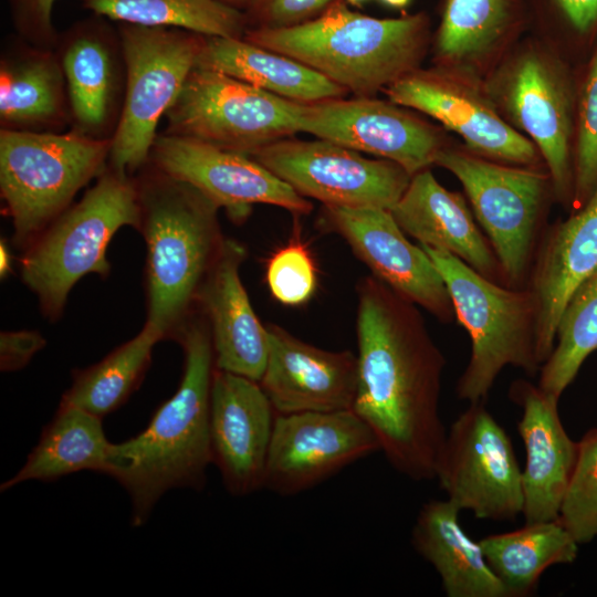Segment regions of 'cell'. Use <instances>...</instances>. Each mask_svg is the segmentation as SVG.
<instances>
[{
	"label": "cell",
	"instance_id": "28",
	"mask_svg": "<svg viewBox=\"0 0 597 597\" xmlns=\"http://www.w3.org/2000/svg\"><path fill=\"white\" fill-rule=\"evenodd\" d=\"M507 105L538 146L555 191L565 195L570 176L568 103L562 84L541 59L530 55L516 65L507 88Z\"/></svg>",
	"mask_w": 597,
	"mask_h": 597
},
{
	"label": "cell",
	"instance_id": "27",
	"mask_svg": "<svg viewBox=\"0 0 597 597\" xmlns=\"http://www.w3.org/2000/svg\"><path fill=\"white\" fill-rule=\"evenodd\" d=\"M197 66L297 103L341 98L348 93L304 63L243 38L206 36Z\"/></svg>",
	"mask_w": 597,
	"mask_h": 597
},
{
	"label": "cell",
	"instance_id": "2",
	"mask_svg": "<svg viewBox=\"0 0 597 597\" xmlns=\"http://www.w3.org/2000/svg\"><path fill=\"white\" fill-rule=\"evenodd\" d=\"M176 341L185 354L176 392L158 407L144 431L114 443L108 475L127 491L135 527L147 522L169 490L201 491L212 463L209 418L214 356L210 328L200 310Z\"/></svg>",
	"mask_w": 597,
	"mask_h": 597
},
{
	"label": "cell",
	"instance_id": "6",
	"mask_svg": "<svg viewBox=\"0 0 597 597\" xmlns=\"http://www.w3.org/2000/svg\"><path fill=\"white\" fill-rule=\"evenodd\" d=\"M440 272L455 318L468 331L471 355L455 386L458 399L485 401L507 366L534 377L537 355V313L528 287L491 281L449 252L421 245Z\"/></svg>",
	"mask_w": 597,
	"mask_h": 597
},
{
	"label": "cell",
	"instance_id": "23",
	"mask_svg": "<svg viewBox=\"0 0 597 597\" xmlns=\"http://www.w3.org/2000/svg\"><path fill=\"white\" fill-rule=\"evenodd\" d=\"M390 212L420 245L449 252L486 279L505 284L500 262L464 198L442 187L428 169L411 177Z\"/></svg>",
	"mask_w": 597,
	"mask_h": 597
},
{
	"label": "cell",
	"instance_id": "32",
	"mask_svg": "<svg viewBox=\"0 0 597 597\" xmlns=\"http://www.w3.org/2000/svg\"><path fill=\"white\" fill-rule=\"evenodd\" d=\"M84 9L116 23L170 27L205 36L243 38L247 17L216 0H82Z\"/></svg>",
	"mask_w": 597,
	"mask_h": 597
},
{
	"label": "cell",
	"instance_id": "42",
	"mask_svg": "<svg viewBox=\"0 0 597 597\" xmlns=\"http://www.w3.org/2000/svg\"><path fill=\"white\" fill-rule=\"evenodd\" d=\"M11 253L9 251L6 240H1L0 243V275L6 277L11 272Z\"/></svg>",
	"mask_w": 597,
	"mask_h": 597
},
{
	"label": "cell",
	"instance_id": "44",
	"mask_svg": "<svg viewBox=\"0 0 597 597\" xmlns=\"http://www.w3.org/2000/svg\"><path fill=\"white\" fill-rule=\"evenodd\" d=\"M383 3L392 8H405L410 0H380Z\"/></svg>",
	"mask_w": 597,
	"mask_h": 597
},
{
	"label": "cell",
	"instance_id": "30",
	"mask_svg": "<svg viewBox=\"0 0 597 597\" xmlns=\"http://www.w3.org/2000/svg\"><path fill=\"white\" fill-rule=\"evenodd\" d=\"M479 543L510 597L530 596L547 568L572 564L577 558L579 545L557 520L525 523L519 530L489 535Z\"/></svg>",
	"mask_w": 597,
	"mask_h": 597
},
{
	"label": "cell",
	"instance_id": "43",
	"mask_svg": "<svg viewBox=\"0 0 597 597\" xmlns=\"http://www.w3.org/2000/svg\"><path fill=\"white\" fill-rule=\"evenodd\" d=\"M216 1L240 10L242 7H250L254 0H216Z\"/></svg>",
	"mask_w": 597,
	"mask_h": 597
},
{
	"label": "cell",
	"instance_id": "34",
	"mask_svg": "<svg viewBox=\"0 0 597 597\" xmlns=\"http://www.w3.org/2000/svg\"><path fill=\"white\" fill-rule=\"evenodd\" d=\"M520 0H443L437 48L459 60L490 48L519 17Z\"/></svg>",
	"mask_w": 597,
	"mask_h": 597
},
{
	"label": "cell",
	"instance_id": "29",
	"mask_svg": "<svg viewBox=\"0 0 597 597\" xmlns=\"http://www.w3.org/2000/svg\"><path fill=\"white\" fill-rule=\"evenodd\" d=\"M113 453L114 443L107 440L101 417L60 402L25 463L0 489L3 492L32 480L51 482L86 470L108 475Z\"/></svg>",
	"mask_w": 597,
	"mask_h": 597
},
{
	"label": "cell",
	"instance_id": "35",
	"mask_svg": "<svg viewBox=\"0 0 597 597\" xmlns=\"http://www.w3.org/2000/svg\"><path fill=\"white\" fill-rule=\"evenodd\" d=\"M557 521L579 545L597 537V428L578 441L576 464Z\"/></svg>",
	"mask_w": 597,
	"mask_h": 597
},
{
	"label": "cell",
	"instance_id": "14",
	"mask_svg": "<svg viewBox=\"0 0 597 597\" xmlns=\"http://www.w3.org/2000/svg\"><path fill=\"white\" fill-rule=\"evenodd\" d=\"M320 224L341 235L373 275L399 295L441 322L455 317L437 266L420 244L406 238L390 210L324 206Z\"/></svg>",
	"mask_w": 597,
	"mask_h": 597
},
{
	"label": "cell",
	"instance_id": "12",
	"mask_svg": "<svg viewBox=\"0 0 597 597\" xmlns=\"http://www.w3.org/2000/svg\"><path fill=\"white\" fill-rule=\"evenodd\" d=\"M304 198L324 206L391 210L411 175L387 159L325 140L283 138L250 155Z\"/></svg>",
	"mask_w": 597,
	"mask_h": 597
},
{
	"label": "cell",
	"instance_id": "3",
	"mask_svg": "<svg viewBox=\"0 0 597 597\" xmlns=\"http://www.w3.org/2000/svg\"><path fill=\"white\" fill-rule=\"evenodd\" d=\"M146 258V323L177 339L198 311L200 291L224 239L219 206L193 186L153 166L134 175Z\"/></svg>",
	"mask_w": 597,
	"mask_h": 597
},
{
	"label": "cell",
	"instance_id": "1",
	"mask_svg": "<svg viewBox=\"0 0 597 597\" xmlns=\"http://www.w3.org/2000/svg\"><path fill=\"white\" fill-rule=\"evenodd\" d=\"M357 390L353 410L390 465L415 481L436 479L446 440L440 396L446 358L417 305L374 275L357 286Z\"/></svg>",
	"mask_w": 597,
	"mask_h": 597
},
{
	"label": "cell",
	"instance_id": "20",
	"mask_svg": "<svg viewBox=\"0 0 597 597\" xmlns=\"http://www.w3.org/2000/svg\"><path fill=\"white\" fill-rule=\"evenodd\" d=\"M510 398L521 408L517 430L525 447L522 471L525 523L557 520L572 478L578 442L566 432L558 399L527 380H515Z\"/></svg>",
	"mask_w": 597,
	"mask_h": 597
},
{
	"label": "cell",
	"instance_id": "15",
	"mask_svg": "<svg viewBox=\"0 0 597 597\" xmlns=\"http://www.w3.org/2000/svg\"><path fill=\"white\" fill-rule=\"evenodd\" d=\"M148 161L200 190L233 219H243L255 203L276 206L295 214L308 213L313 207L249 155L192 138L158 134Z\"/></svg>",
	"mask_w": 597,
	"mask_h": 597
},
{
	"label": "cell",
	"instance_id": "4",
	"mask_svg": "<svg viewBox=\"0 0 597 597\" xmlns=\"http://www.w3.org/2000/svg\"><path fill=\"white\" fill-rule=\"evenodd\" d=\"M428 25L423 13L378 19L336 0L304 23L247 29L243 39L293 57L347 92L368 97L415 70Z\"/></svg>",
	"mask_w": 597,
	"mask_h": 597
},
{
	"label": "cell",
	"instance_id": "8",
	"mask_svg": "<svg viewBox=\"0 0 597 597\" xmlns=\"http://www.w3.org/2000/svg\"><path fill=\"white\" fill-rule=\"evenodd\" d=\"M117 29L126 88L107 164L134 176L148 163L158 123L197 66L206 36L170 27L117 23Z\"/></svg>",
	"mask_w": 597,
	"mask_h": 597
},
{
	"label": "cell",
	"instance_id": "16",
	"mask_svg": "<svg viewBox=\"0 0 597 597\" xmlns=\"http://www.w3.org/2000/svg\"><path fill=\"white\" fill-rule=\"evenodd\" d=\"M300 133H308L401 166L409 175L436 163L438 134L394 103L369 97L332 98L295 105Z\"/></svg>",
	"mask_w": 597,
	"mask_h": 597
},
{
	"label": "cell",
	"instance_id": "21",
	"mask_svg": "<svg viewBox=\"0 0 597 597\" xmlns=\"http://www.w3.org/2000/svg\"><path fill=\"white\" fill-rule=\"evenodd\" d=\"M596 271L597 188L580 211L544 235L534 253L526 287L536 304L541 365L553 350L557 324L568 300Z\"/></svg>",
	"mask_w": 597,
	"mask_h": 597
},
{
	"label": "cell",
	"instance_id": "33",
	"mask_svg": "<svg viewBox=\"0 0 597 597\" xmlns=\"http://www.w3.org/2000/svg\"><path fill=\"white\" fill-rule=\"evenodd\" d=\"M597 350V271L568 300L563 310L552 353L538 371L537 386L561 398L586 358Z\"/></svg>",
	"mask_w": 597,
	"mask_h": 597
},
{
	"label": "cell",
	"instance_id": "11",
	"mask_svg": "<svg viewBox=\"0 0 597 597\" xmlns=\"http://www.w3.org/2000/svg\"><path fill=\"white\" fill-rule=\"evenodd\" d=\"M436 479L449 500L476 519L511 521L523 513L522 470L506 431L485 401L469 404L452 422Z\"/></svg>",
	"mask_w": 597,
	"mask_h": 597
},
{
	"label": "cell",
	"instance_id": "25",
	"mask_svg": "<svg viewBox=\"0 0 597 597\" xmlns=\"http://www.w3.org/2000/svg\"><path fill=\"white\" fill-rule=\"evenodd\" d=\"M71 127L66 81L55 49L6 39L0 55V129L60 133Z\"/></svg>",
	"mask_w": 597,
	"mask_h": 597
},
{
	"label": "cell",
	"instance_id": "9",
	"mask_svg": "<svg viewBox=\"0 0 597 597\" xmlns=\"http://www.w3.org/2000/svg\"><path fill=\"white\" fill-rule=\"evenodd\" d=\"M296 102L196 66L165 114L164 133L251 155L300 133Z\"/></svg>",
	"mask_w": 597,
	"mask_h": 597
},
{
	"label": "cell",
	"instance_id": "10",
	"mask_svg": "<svg viewBox=\"0 0 597 597\" xmlns=\"http://www.w3.org/2000/svg\"><path fill=\"white\" fill-rule=\"evenodd\" d=\"M434 164L451 171L462 184L500 262L505 284L525 287L548 176L443 148Z\"/></svg>",
	"mask_w": 597,
	"mask_h": 597
},
{
	"label": "cell",
	"instance_id": "41",
	"mask_svg": "<svg viewBox=\"0 0 597 597\" xmlns=\"http://www.w3.org/2000/svg\"><path fill=\"white\" fill-rule=\"evenodd\" d=\"M553 9L579 33L597 23V0H548Z\"/></svg>",
	"mask_w": 597,
	"mask_h": 597
},
{
	"label": "cell",
	"instance_id": "37",
	"mask_svg": "<svg viewBox=\"0 0 597 597\" xmlns=\"http://www.w3.org/2000/svg\"><path fill=\"white\" fill-rule=\"evenodd\" d=\"M597 188V51L584 88L579 111L576 199L587 201Z\"/></svg>",
	"mask_w": 597,
	"mask_h": 597
},
{
	"label": "cell",
	"instance_id": "19",
	"mask_svg": "<svg viewBox=\"0 0 597 597\" xmlns=\"http://www.w3.org/2000/svg\"><path fill=\"white\" fill-rule=\"evenodd\" d=\"M269 354L259 380L276 415L352 409L357 356L307 344L268 324Z\"/></svg>",
	"mask_w": 597,
	"mask_h": 597
},
{
	"label": "cell",
	"instance_id": "36",
	"mask_svg": "<svg viewBox=\"0 0 597 597\" xmlns=\"http://www.w3.org/2000/svg\"><path fill=\"white\" fill-rule=\"evenodd\" d=\"M266 282L274 298L285 305H300L316 290V270L305 245L295 242L275 252L268 262Z\"/></svg>",
	"mask_w": 597,
	"mask_h": 597
},
{
	"label": "cell",
	"instance_id": "7",
	"mask_svg": "<svg viewBox=\"0 0 597 597\" xmlns=\"http://www.w3.org/2000/svg\"><path fill=\"white\" fill-rule=\"evenodd\" d=\"M112 139L0 129V195L24 250L105 169Z\"/></svg>",
	"mask_w": 597,
	"mask_h": 597
},
{
	"label": "cell",
	"instance_id": "45",
	"mask_svg": "<svg viewBox=\"0 0 597 597\" xmlns=\"http://www.w3.org/2000/svg\"><path fill=\"white\" fill-rule=\"evenodd\" d=\"M347 1L350 2V3L356 4V3L363 2L365 0H347Z\"/></svg>",
	"mask_w": 597,
	"mask_h": 597
},
{
	"label": "cell",
	"instance_id": "24",
	"mask_svg": "<svg viewBox=\"0 0 597 597\" xmlns=\"http://www.w3.org/2000/svg\"><path fill=\"white\" fill-rule=\"evenodd\" d=\"M386 93L394 104L439 121L474 151L519 164L535 159L528 139L476 96L437 75L413 70L387 86Z\"/></svg>",
	"mask_w": 597,
	"mask_h": 597
},
{
	"label": "cell",
	"instance_id": "38",
	"mask_svg": "<svg viewBox=\"0 0 597 597\" xmlns=\"http://www.w3.org/2000/svg\"><path fill=\"white\" fill-rule=\"evenodd\" d=\"M57 0H8L14 34L27 42L55 49L59 32L52 13Z\"/></svg>",
	"mask_w": 597,
	"mask_h": 597
},
{
	"label": "cell",
	"instance_id": "17",
	"mask_svg": "<svg viewBox=\"0 0 597 597\" xmlns=\"http://www.w3.org/2000/svg\"><path fill=\"white\" fill-rule=\"evenodd\" d=\"M94 14L59 32L55 51L66 81L71 129L112 139L126 88V64L117 25Z\"/></svg>",
	"mask_w": 597,
	"mask_h": 597
},
{
	"label": "cell",
	"instance_id": "39",
	"mask_svg": "<svg viewBox=\"0 0 597 597\" xmlns=\"http://www.w3.org/2000/svg\"><path fill=\"white\" fill-rule=\"evenodd\" d=\"M336 0H254L245 13L247 22L255 28H289L304 23L321 14Z\"/></svg>",
	"mask_w": 597,
	"mask_h": 597
},
{
	"label": "cell",
	"instance_id": "18",
	"mask_svg": "<svg viewBox=\"0 0 597 597\" xmlns=\"http://www.w3.org/2000/svg\"><path fill=\"white\" fill-rule=\"evenodd\" d=\"M275 417L259 381L214 367L209 418L212 464L230 494L245 496L263 489Z\"/></svg>",
	"mask_w": 597,
	"mask_h": 597
},
{
	"label": "cell",
	"instance_id": "31",
	"mask_svg": "<svg viewBox=\"0 0 597 597\" xmlns=\"http://www.w3.org/2000/svg\"><path fill=\"white\" fill-rule=\"evenodd\" d=\"M159 333L145 324L132 339L101 362L73 371L61 402L77 406L101 418L122 407L138 388L151 362Z\"/></svg>",
	"mask_w": 597,
	"mask_h": 597
},
{
	"label": "cell",
	"instance_id": "22",
	"mask_svg": "<svg viewBox=\"0 0 597 597\" xmlns=\"http://www.w3.org/2000/svg\"><path fill=\"white\" fill-rule=\"evenodd\" d=\"M247 256L243 244L224 239L200 291L198 307L212 338L214 367L259 381L269 354V334L240 279Z\"/></svg>",
	"mask_w": 597,
	"mask_h": 597
},
{
	"label": "cell",
	"instance_id": "26",
	"mask_svg": "<svg viewBox=\"0 0 597 597\" xmlns=\"http://www.w3.org/2000/svg\"><path fill=\"white\" fill-rule=\"evenodd\" d=\"M460 511L448 498L423 503L411 530L413 549L434 568L448 597H510L479 541L461 527Z\"/></svg>",
	"mask_w": 597,
	"mask_h": 597
},
{
	"label": "cell",
	"instance_id": "5",
	"mask_svg": "<svg viewBox=\"0 0 597 597\" xmlns=\"http://www.w3.org/2000/svg\"><path fill=\"white\" fill-rule=\"evenodd\" d=\"M140 216L135 176L107 164L93 187L23 250L21 279L46 317L61 316L69 293L84 275L109 273L108 243L125 226L139 230Z\"/></svg>",
	"mask_w": 597,
	"mask_h": 597
},
{
	"label": "cell",
	"instance_id": "40",
	"mask_svg": "<svg viewBox=\"0 0 597 597\" xmlns=\"http://www.w3.org/2000/svg\"><path fill=\"white\" fill-rule=\"evenodd\" d=\"M46 342L35 331H11L0 334V369L17 371L24 368Z\"/></svg>",
	"mask_w": 597,
	"mask_h": 597
},
{
	"label": "cell",
	"instance_id": "13",
	"mask_svg": "<svg viewBox=\"0 0 597 597\" xmlns=\"http://www.w3.org/2000/svg\"><path fill=\"white\" fill-rule=\"evenodd\" d=\"M376 451V434L353 409L276 415L263 489L292 496Z\"/></svg>",
	"mask_w": 597,
	"mask_h": 597
}]
</instances>
